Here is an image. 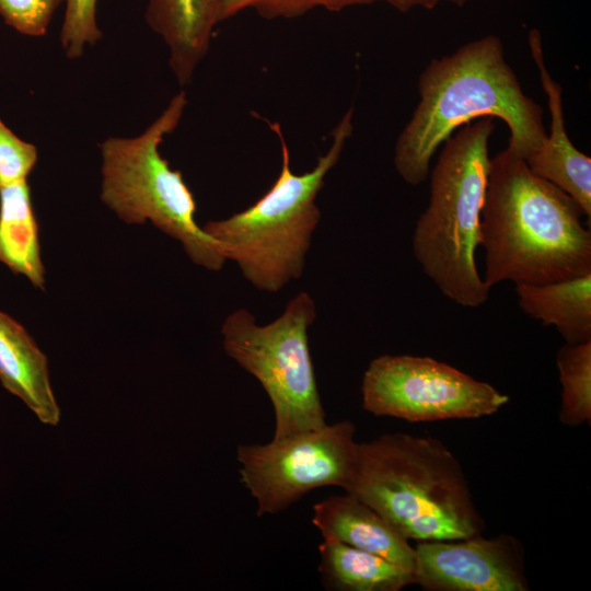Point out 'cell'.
Returning <instances> with one entry per match:
<instances>
[{"instance_id": "6da1fadb", "label": "cell", "mask_w": 591, "mask_h": 591, "mask_svg": "<svg viewBox=\"0 0 591 591\" xmlns=\"http://www.w3.org/2000/svg\"><path fill=\"white\" fill-rule=\"evenodd\" d=\"M418 104L394 147L396 172L410 185L424 183L437 149L453 131L483 117L509 128L507 148L524 160L547 132L543 109L528 96L505 59L495 35L471 40L454 53L433 58L418 77Z\"/></svg>"}, {"instance_id": "7a4b0ae2", "label": "cell", "mask_w": 591, "mask_h": 591, "mask_svg": "<svg viewBox=\"0 0 591 591\" xmlns=\"http://www.w3.org/2000/svg\"><path fill=\"white\" fill-rule=\"evenodd\" d=\"M581 207L508 148L490 158L478 245L488 288L543 285L591 274V231Z\"/></svg>"}, {"instance_id": "3957f363", "label": "cell", "mask_w": 591, "mask_h": 591, "mask_svg": "<svg viewBox=\"0 0 591 591\" xmlns=\"http://www.w3.org/2000/svg\"><path fill=\"white\" fill-rule=\"evenodd\" d=\"M343 489L409 541L465 538L486 528L457 457L430 436L384 433L358 443Z\"/></svg>"}, {"instance_id": "277c9868", "label": "cell", "mask_w": 591, "mask_h": 591, "mask_svg": "<svg viewBox=\"0 0 591 591\" xmlns=\"http://www.w3.org/2000/svg\"><path fill=\"white\" fill-rule=\"evenodd\" d=\"M491 117L463 126L447 141L429 173V202L413 234V253L425 275L451 301L483 305L490 288L476 266L480 216L490 163Z\"/></svg>"}, {"instance_id": "5b68a950", "label": "cell", "mask_w": 591, "mask_h": 591, "mask_svg": "<svg viewBox=\"0 0 591 591\" xmlns=\"http://www.w3.org/2000/svg\"><path fill=\"white\" fill-rule=\"evenodd\" d=\"M352 108L345 113L332 132L329 149L304 174L291 171L290 153L279 123H268L280 140L279 176L245 210L202 227L223 247L227 260L235 262L244 278L258 290L277 292L301 277L321 219L315 199L352 134Z\"/></svg>"}, {"instance_id": "8992f818", "label": "cell", "mask_w": 591, "mask_h": 591, "mask_svg": "<svg viewBox=\"0 0 591 591\" xmlns=\"http://www.w3.org/2000/svg\"><path fill=\"white\" fill-rule=\"evenodd\" d=\"M186 104V93L181 91L141 135L102 142L101 199L128 223L150 220L181 241L195 264L220 270L227 262L223 247L196 223L192 192L159 151L165 136L178 126Z\"/></svg>"}, {"instance_id": "52a82bcc", "label": "cell", "mask_w": 591, "mask_h": 591, "mask_svg": "<svg viewBox=\"0 0 591 591\" xmlns=\"http://www.w3.org/2000/svg\"><path fill=\"white\" fill-rule=\"evenodd\" d=\"M315 317L313 298L300 292L269 324L258 325L246 309L232 312L222 324L225 352L259 381L273 404V439L326 425L309 349L308 329Z\"/></svg>"}, {"instance_id": "ba28073f", "label": "cell", "mask_w": 591, "mask_h": 591, "mask_svg": "<svg viewBox=\"0 0 591 591\" xmlns=\"http://www.w3.org/2000/svg\"><path fill=\"white\" fill-rule=\"evenodd\" d=\"M362 407L409 422L475 419L497 413L509 396L431 357L382 355L362 379Z\"/></svg>"}, {"instance_id": "9c48e42d", "label": "cell", "mask_w": 591, "mask_h": 591, "mask_svg": "<svg viewBox=\"0 0 591 591\" xmlns=\"http://www.w3.org/2000/svg\"><path fill=\"white\" fill-rule=\"evenodd\" d=\"M350 420L325 425L267 444L240 445L241 482L257 502V515L276 514L309 491L344 487L357 460Z\"/></svg>"}, {"instance_id": "30bf717a", "label": "cell", "mask_w": 591, "mask_h": 591, "mask_svg": "<svg viewBox=\"0 0 591 591\" xmlns=\"http://www.w3.org/2000/svg\"><path fill=\"white\" fill-rule=\"evenodd\" d=\"M414 577L427 591H528L525 552L510 534L417 542Z\"/></svg>"}, {"instance_id": "8fae6325", "label": "cell", "mask_w": 591, "mask_h": 591, "mask_svg": "<svg viewBox=\"0 0 591 591\" xmlns=\"http://www.w3.org/2000/svg\"><path fill=\"white\" fill-rule=\"evenodd\" d=\"M529 47L537 66L540 80L547 96L551 114V134L541 147L525 159L529 169L537 176L568 194L591 217V159L579 151L566 131L563 89L549 74L544 60L542 37L538 30L529 33Z\"/></svg>"}, {"instance_id": "7c38bea8", "label": "cell", "mask_w": 591, "mask_h": 591, "mask_svg": "<svg viewBox=\"0 0 591 591\" xmlns=\"http://www.w3.org/2000/svg\"><path fill=\"white\" fill-rule=\"evenodd\" d=\"M312 522L324 540L376 554L414 573L416 555L409 540L354 495L331 496L315 503Z\"/></svg>"}, {"instance_id": "4fadbf2b", "label": "cell", "mask_w": 591, "mask_h": 591, "mask_svg": "<svg viewBox=\"0 0 591 591\" xmlns=\"http://www.w3.org/2000/svg\"><path fill=\"white\" fill-rule=\"evenodd\" d=\"M223 0H148L146 21L170 50L169 63L179 84L190 82L206 56Z\"/></svg>"}, {"instance_id": "5bb4252c", "label": "cell", "mask_w": 591, "mask_h": 591, "mask_svg": "<svg viewBox=\"0 0 591 591\" xmlns=\"http://www.w3.org/2000/svg\"><path fill=\"white\" fill-rule=\"evenodd\" d=\"M0 381L20 397L40 422L56 426L60 410L55 399L47 358L25 328L0 312Z\"/></svg>"}, {"instance_id": "9a60e30c", "label": "cell", "mask_w": 591, "mask_h": 591, "mask_svg": "<svg viewBox=\"0 0 591 591\" xmlns=\"http://www.w3.org/2000/svg\"><path fill=\"white\" fill-rule=\"evenodd\" d=\"M521 310L554 325L567 344L591 341V274L543 285H517Z\"/></svg>"}, {"instance_id": "2e32d148", "label": "cell", "mask_w": 591, "mask_h": 591, "mask_svg": "<svg viewBox=\"0 0 591 591\" xmlns=\"http://www.w3.org/2000/svg\"><path fill=\"white\" fill-rule=\"evenodd\" d=\"M318 552V571L328 590L399 591L416 584L412 571L376 554L327 540Z\"/></svg>"}, {"instance_id": "e0dca14e", "label": "cell", "mask_w": 591, "mask_h": 591, "mask_svg": "<svg viewBox=\"0 0 591 591\" xmlns=\"http://www.w3.org/2000/svg\"><path fill=\"white\" fill-rule=\"evenodd\" d=\"M0 262L44 288L38 224L26 181L0 187Z\"/></svg>"}, {"instance_id": "ac0fdd59", "label": "cell", "mask_w": 591, "mask_h": 591, "mask_svg": "<svg viewBox=\"0 0 591 591\" xmlns=\"http://www.w3.org/2000/svg\"><path fill=\"white\" fill-rule=\"evenodd\" d=\"M556 364L561 384L559 421L569 427L591 422V341L565 344Z\"/></svg>"}, {"instance_id": "d6986e66", "label": "cell", "mask_w": 591, "mask_h": 591, "mask_svg": "<svg viewBox=\"0 0 591 591\" xmlns=\"http://www.w3.org/2000/svg\"><path fill=\"white\" fill-rule=\"evenodd\" d=\"M96 4L97 0H66L60 42L68 58L81 57L86 46H93L102 37Z\"/></svg>"}, {"instance_id": "ffe728a7", "label": "cell", "mask_w": 591, "mask_h": 591, "mask_svg": "<svg viewBox=\"0 0 591 591\" xmlns=\"http://www.w3.org/2000/svg\"><path fill=\"white\" fill-rule=\"evenodd\" d=\"M62 2L66 0H0V15L18 32L42 36Z\"/></svg>"}, {"instance_id": "44dd1931", "label": "cell", "mask_w": 591, "mask_h": 591, "mask_svg": "<svg viewBox=\"0 0 591 591\" xmlns=\"http://www.w3.org/2000/svg\"><path fill=\"white\" fill-rule=\"evenodd\" d=\"M36 161L35 146L20 139L0 119V187L26 181Z\"/></svg>"}, {"instance_id": "7402d4cb", "label": "cell", "mask_w": 591, "mask_h": 591, "mask_svg": "<svg viewBox=\"0 0 591 591\" xmlns=\"http://www.w3.org/2000/svg\"><path fill=\"white\" fill-rule=\"evenodd\" d=\"M321 0H223L221 21L254 9L266 19L297 18L320 7Z\"/></svg>"}, {"instance_id": "603a6c76", "label": "cell", "mask_w": 591, "mask_h": 591, "mask_svg": "<svg viewBox=\"0 0 591 591\" xmlns=\"http://www.w3.org/2000/svg\"><path fill=\"white\" fill-rule=\"evenodd\" d=\"M378 1L387 2L399 11L405 12L416 7L432 9L443 1L451 2L457 5H463L472 0H321L320 7L332 11H339L347 7L368 4Z\"/></svg>"}]
</instances>
